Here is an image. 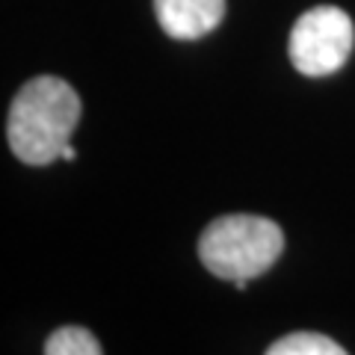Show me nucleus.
<instances>
[{
  "label": "nucleus",
  "mask_w": 355,
  "mask_h": 355,
  "mask_svg": "<svg viewBox=\"0 0 355 355\" xmlns=\"http://www.w3.org/2000/svg\"><path fill=\"white\" fill-rule=\"evenodd\" d=\"M80 113V95L62 77H33L18 89L9 107V148L27 166H48L60 160L62 148L71 142Z\"/></svg>",
  "instance_id": "f257e3e1"
},
{
  "label": "nucleus",
  "mask_w": 355,
  "mask_h": 355,
  "mask_svg": "<svg viewBox=\"0 0 355 355\" xmlns=\"http://www.w3.org/2000/svg\"><path fill=\"white\" fill-rule=\"evenodd\" d=\"M284 234L272 219L254 214L219 216L198 237V258L216 279L234 282L243 291L279 261Z\"/></svg>",
  "instance_id": "f03ea898"
},
{
  "label": "nucleus",
  "mask_w": 355,
  "mask_h": 355,
  "mask_svg": "<svg viewBox=\"0 0 355 355\" xmlns=\"http://www.w3.org/2000/svg\"><path fill=\"white\" fill-rule=\"evenodd\" d=\"M352 44V18L340 6H311L291 30V62L305 77H329L347 65Z\"/></svg>",
  "instance_id": "7ed1b4c3"
},
{
  "label": "nucleus",
  "mask_w": 355,
  "mask_h": 355,
  "mask_svg": "<svg viewBox=\"0 0 355 355\" xmlns=\"http://www.w3.org/2000/svg\"><path fill=\"white\" fill-rule=\"evenodd\" d=\"M154 12L166 36L193 42L219 27L225 0H154Z\"/></svg>",
  "instance_id": "20e7f679"
},
{
  "label": "nucleus",
  "mask_w": 355,
  "mask_h": 355,
  "mask_svg": "<svg viewBox=\"0 0 355 355\" xmlns=\"http://www.w3.org/2000/svg\"><path fill=\"white\" fill-rule=\"evenodd\" d=\"M266 355H349V352L331 338L317 335V331H293V335L275 340L266 349Z\"/></svg>",
  "instance_id": "39448f33"
},
{
  "label": "nucleus",
  "mask_w": 355,
  "mask_h": 355,
  "mask_svg": "<svg viewBox=\"0 0 355 355\" xmlns=\"http://www.w3.org/2000/svg\"><path fill=\"white\" fill-rule=\"evenodd\" d=\"M44 355H104L101 343L83 326H62L44 343Z\"/></svg>",
  "instance_id": "423d86ee"
},
{
  "label": "nucleus",
  "mask_w": 355,
  "mask_h": 355,
  "mask_svg": "<svg viewBox=\"0 0 355 355\" xmlns=\"http://www.w3.org/2000/svg\"><path fill=\"white\" fill-rule=\"evenodd\" d=\"M74 157H77V151H74V146H71V142H69V146H65V148H62V157H60V160H65V163H71Z\"/></svg>",
  "instance_id": "0eeeda50"
}]
</instances>
